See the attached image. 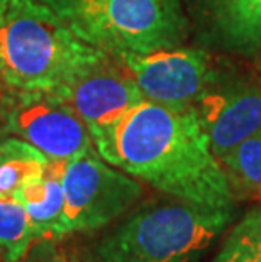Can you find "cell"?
<instances>
[{
  "mask_svg": "<svg viewBox=\"0 0 261 262\" xmlns=\"http://www.w3.org/2000/svg\"><path fill=\"white\" fill-rule=\"evenodd\" d=\"M97 154L171 198L210 208L234 205V189L192 107L171 108L143 98Z\"/></svg>",
  "mask_w": 261,
  "mask_h": 262,
  "instance_id": "6da1fadb",
  "label": "cell"
},
{
  "mask_svg": "<svg viewBox=\"0 0 261 262\" xmlns=\"http://www.w3.org/2000/svg\"><path fill=\"white\" fill-rule=\"evenodd\" d=\"M107 58L39 0H10L0 17V71L10 90L56 92Z\"/></svg>",
  "mask_w": 261,
  "mask_h": 262,
  "instance_id": "7a4b0ae2",
  "label": "cell"
},
{
  "mask_svg": "<svg viewBox=\"0 0 261 262\" xmlns=\"http://www.w3.org/2000/svg\"><path fill=\"white\" fill-rule=\"evenodd\" d=\"M232 219V208L183 202L141 206L97 245L102 262H198Z\"/></svg>",
  "mask_w": 261,
  "mask_h": 262,
  "instance_id": "3957f363",
  "label": "cell"
},
{
  "mask_svg": "<svg viewBox=\"0 0 261 262\" xmlns=\"http://www.w3.org/2000/svg\"><path fill=\"white\" fill-rule=\"evenodd\" d=\"M98 51L117 59L178 48L187 36L180 0H39Z\"/></svg>",
  "mask_w": 261,
  "mask_h": 262,
  "instance_id": "277c9868",
  "label": "cell"
},
{
  "mask_svg": "<svg viewBox=\"0 0 261 262\" xmlns=\"http://www.w3.org/2000/svg\"><path fill=\"white\" fill-rule=\"evenodd\" d=\"M2 134H10L54 161L97 152L87 125L54 90H10L0 97Z\"/></svg>",
  "mask_w": 261,
  "mask_h": 262,
  "instance_id": "5b68a950",
  "label": "cell"
},
{
  "mask_svg": "<svg viewBox=\"0 0 261 262\" xmlns=\"http://www.w3.org/2000/svg\"><path fill=\"white\" fill-rule=\"evenodd\" d=\"M63 235L109 225L137 203L141 183L107 164L97 152L66 161L63 172Z\"/></svg>",
  "mask_w": 261,
  "mask_h": 262,
  "instance_id": "8992f818",
  "label": "cell"
},
{
  "mask_svg": "<svg viewBox=\"0 0 261 262\" xmlns=\"http://www.w3.org/2000/svg\"><path fill=\"white\" fill-rule=\"evenodd\" d=\"M146 100L171 108H190L220 80L212 59L202 49L171 48L115 59Z\"/></svg>",
  "mask_w": 261,
  "mask_h": 262,
  "instance_id": "52a82bcc",
  "label": "cell"
},
{
  "mask_svg": "<svg viewBox=\"0 0 261 262\" xmlns=\"http://www.w3.org/2000/svg\"><path fill=\"white\" fill-rule=\"evenodd\" d=\"M56 92L87 125L95 150L109 141L122 117L144 98L114 58L93 64Z\"/></svg>",
  "mask_w": 261,
  "mask_h": 262,
  "instance_id": "ba28073f",
  "label": "cell"
},
{
  "mask_svg": "<svg viewBox=\"0 0 261 262\" xmlns=\"http://www.w3.org/2000/svg\"><path fill=\"white\" fill-rule=\"evenodd\" d=\"M192 108L217 159L261 130V88L254 83L219 80Z\"/></svg>",
  "mask_w": 261,
  "mask_h": 262,
  "instance_id": "9c48e42d",
  "label": "cell"
},
{
  "mask_svg": "<svg viewBox=\"0 0 261 262\" xmlns=\"http://www.w3.org/2000/svg\"><path fill=\"white\" fill-rule=\"evenodd\" d=\"M209 34L231 51H261V0H197Z\"/></svg>",
  "mask_w": 261,
  "mask_h": 262,
  "instance_id": "30bf717a",
  "label": "cell"
},
{
  "mask_svg": "<svg viewBox=\"0 0 261 262\" xmlns=\"http://www.w3.org/2000/svg\"><path fill=\"white\" fill-rule=\"evenodd\" d=\"M66 161L49 159L41 176L26 181L12 196L24 206L37 241H54L63 235V172Z\"/></svg>",
  "mask_w": 261,
  "mask_h": 262,
  "instance_id": "8fae6325",
  "label": "cell"
},
{
  "mask_svg": "<svg viewBox=\"0 0 261 262\" xmlns=\"http://www.w3.org/2000/svg\"><path fill=\"white\" fill-rule=\"evenodd\" d=\"M49 158L22 139L0 132V196H12L26 181L41 176Z\"/></svg>",
  "mask_w": 261,
  "mask_h": 262,
  "instance_id": "7c38bea8",
  "label": "cell"
},
{
  "mask_svg": "<svg viewBox=\"0 0 261 262\" xmlns=\"http://www.w3.org/2000/svg\"><path fill=\"white\" fill-rule=\"evenodd\" d=\"M232 189L261 194V130L219 159Z\"/></svg>",
  "mask_w": 261,
  "mask_h": 262,
  "instance_id": "4fadbf2b",
  "label": "cell"
},
{
  "mask_svg": "<svg viewBox=\"0 0 261 262\" xmlns=\"http://www.w3.org/2000/svg\"><path fill=\"white\" fill-rule=\"evenodd\" d=\"M34 241L37 238L24 206L14 196H0V249L5 259L21 260Z\"/></svg>",
  "mask_w": 261,
  "mask_h": 262,
  "instance_id": "5bb4252c",
  "label": "cell"
},
{
  "mask_svg": "<svg viewBox=\"0 0 261 262\" xmlns=\"http://www.w3.org/2000/svg\"><path fill=\"white\" fill-rule=\"evenodd\" d=\"M214 262H261V235L249 215L232 228Z\"/></svg>",
  "mask_w": 261,
  "mask_h": 262,
  "instance_id": "9a60e30c",
  "label": "cell"
},
{
  "mask_svg": "<svg viewBox=\"0 0 261 262\" xmlns=\"http://www.w3.org/2000/svg\"><path fill=\"white\" fill-rule=\"evenodd\" d=\"M32 262H66L63 255H59L53 247H43L34 254Z\"/></svg>",
  "mask_w": 261,
  "mask_h": 262,
  "instance_id": "2e32d148",
  "label": "cell"
},
{
  "mask_svg": "<svg viewBox=\"0 0 261 262\" xmlns=\"http://www.w3.org/2000/svg\"><path fill=\"white\" fill-rule=\"evenodd\" d=\"M248 215H249V219H251V222L254 224V227H256L258 233L261 235V208H254V210L249 211Z\"/></svg>",
  "mask_w": 261,
  "mask_h": 262,
  "instance_id": "e0dca14e",
  "label": "cell"
},
{
  "mask_svg": "<svg viewBox=\"0 0 261 262\" xmlns=\"http://www.w3.org/2000/svg\"><path fill=\"white\" fill-rule=\"evenodd\" d=\"M9 4H10V0H0V17H2V15L5 14V10H7Z\"/></svg>",
  "mask_w": 261,
  "mask_h": 262,
  "instance_id": "ac0fdd59",
  "label": "cell"
},
{
  "mask_svg": "<svg viewBox=\"0 0 261 262\" xmlns=\"http://www.w3.org/2000/svg\"><path fill=\"white\" fill-rule=\"evenodd\" d=\"M4 93V81H2V71H0V97Z\"/></svg>",
  "mask_w": 261,
  "mask_h": 262,
  "instance_id": "d6986e66",
  "label": "cell"
},
{
  "mask_svg": "<svg viewBox=\"0 0 261 262\" xmlns=\"http://www.w3.org/2000/svg\"><path fill=\"white\" fill-rule=\"evenodd\" d=\"M258 71H259V76H261V58H259V63H258Z\"/></svg>",
  "mask_w": 261,
  "mask_h": 262,
  "instance_id": "ffe728a7",
  "label": "cell"
},
{
  "mask_svg": "<svg viewBox=\"0 0 261 262\" xmlns=\"http://www.w3.org/2000/svg\"><path fill=\"white\" fill-rule=\"evenodd\" d=\"M0 250H2V249H0Z\"/></svg>",
  "mask_w": 261,
  "mask_h": 262,
  "instance_id": "44dd1931",
  "label": "cell"
}]
</instances>
